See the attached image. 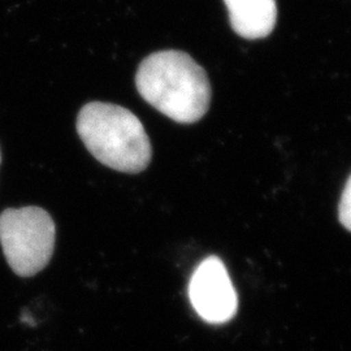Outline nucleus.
Returning a JSON list of instances; mask_svg holds the SVG:
<instances>
[{
    "mask_svg": "<svg viewBox=\"0 0 351 351\" xmlns=\"http://www.w3.org/2000/svg\"><path fill=\"white\" fill-rule=\"evenodd\" d=\"M0 160H1V154H0Z\"/></svg>",
    "mask_w": 351,
    "mask_h": 351,
    "instance_id": "0eeeda50",
    "label": "nucleus"
},
{
    "mask_svg": "<svg viewBox=\"0 0 351 351\" xmlns=\"http://www.w3.org/2000/svg\"><path fill=\"white\" fill-rule=\"evenodd\" d=\"M77 132L91 155L124 173H139L152 156L150 139L141 120L121 106L91 101L81 108Z\"/></svg>",
    "mask_w": 351,
    "mask_h": 351,
    "instance_id": "f03ea898",
    "label": "nucleus"
},
{
    "mask_svg": "<svg viewBox=\"0 0 351 351\" xmlns=\"http://www.w3.org/2000/svg\"><path fill=\"white\" fill-rule=\"evenodd\" d=\"M189 295L195 311L208 323L223 324L237 313L236 290L217 256H210L198 265L190 280Z\"/></svg>",
    "mask_w": 351,
    "mask_h": 351,
    "instance_id": "20e7f679",
    "label": "nucleus"
},
{
    "mask_svg": "<svg viewBox=\"0 0 351 351\" xmlns=\"http://www.w3.org/2000/svg\"><path fill=\"white\" fill-rule=\"evenodd\" d=\"M55 241V223L43 208L27 206L0 213V245L17 276H36L50 263Z\"/></svg>",
    "mask_w": 351,
    "mask_h": 351,
    "instance_id": "7ed1b4c3",
    "label": "nucleus"
},
{
    "mask_svg": "<svg viewBox=\"0 0 351 351\" xmlns=\"http://www.w3.org/2000/svg\"><path fill=\"white\" fill-rule=\"evenodd\" d=\"M339 221L348 230L351 232V176L342 191L339 202Z\"/></svg>",
    "mask_w": 351,
    "mask_h": 351,
    "instance_id": "423d86ee",
    "label": "nucleus"
},
{
    "mask_svg": "<svg viewBox=\"0 0 351 351\" xmlns=\"http://www.w3.org/2000/svg\"><path fill=\"white\" fill-rule=\"evenodd\" d=\"M233 30L247 39H261L276 25V0H224Z\"/></svg>",
    "mask_w": 351,
    "mask_h": 351,
    "instance_id": "39448f33",
    "label": "nucleus"
},
{
    "mask_svg": "<svg viewBox=\"0 0 351 351\" xmlns=\"http://www.w3.org/2000/svg\"><path fill=\"white\" fill-rule=\"evenodd\" d=\"M136 85L145 101L180 124L199 121L210 108L207 73L181 51L151 53L139 65Z\"/></svg>",
    "mask_w": 351,
    "mask_h": 351,
    "instance_id": "f257e3e1",
    "label": "nucleus"
}]
</instances>
